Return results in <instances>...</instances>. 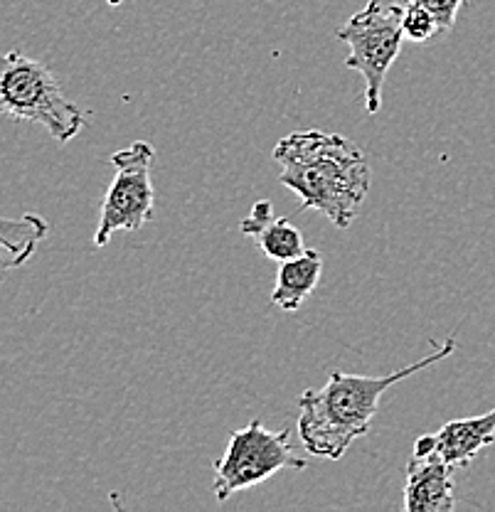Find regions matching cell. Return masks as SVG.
Returning a JSON list of instances; mask_svg holds the SVG:
<instances>
[{
    "label": "cell",
    "instance_id": "obj_12",
    "mask_svg": "<svg viewBox=\"0 0 495 512\" xmlns=\"http://www.w3.org/2000/svg\"><path fill=\"white\" fill-rule=\"evenodd\" d=\"M402 32H404V40H412V42H419V45H424V42H429L431 37L439 35L441 25L429 8H424V5L417 3V0H407V3L402 5Z\"/></svg>",
    "mask_w": 495,
    "mask_h": 512
},
{
    "label": "cell",
    "instance_id": "obj_11",
    "mask_svg": "<svg viewBox=\"0 0 495 512\" xmlns=\"http://www.w3.org/2000/svg\"><path fill=\"white\" fill-rule=\"evenodd\" d=\"M50 224L35 212L20 217H0V276L20 269L33 259L37 244L45 242Z\"/></svg>",
    "mask_w": 495,
    "mask_h": 512
},
{
    "label": "cell",
    "instance_id": "obj_7",
    "mask_svg": "<svg viewBox=\"0 0 495 512\" xmlns=\"http://www.w3.org/2000/svg\"><path fill=\"white\" fill-rule=\"evenodd\" d=\"M454 466L431 456H414L407 466L404 510L407 512H449L456 503Z\"/></svg>",
    "mask_w": 495,
    "mask_h": 512
},
{
    "label": "cell",
    "instance_id": "obj_3",
    "mask_svg": "<svg viewBox=\"0 0 495 512\" xmlns=\"http://www.w3.org/2000/svg\"><path fill=\"white\" fill-rule=\"evenodd\" d=\"M0 114L40 124L60 143L84 128L82 109L67 99L50 67L15 50L0 55Z\"/></svg>",
    "mask_w": 495,
    "mask_h": 512
},
{
    "label": "cell",
    "instance_id": "obj_13",
    "mask_svg": "<svg viewBox=\"0 0 495 512\" xmlns=\"http://www.w3.org/2000/svg\"><path fill=\"white\" fill-rule=\"evenodd\" d=\"M417 3H422L424 8H429L436 15L441 32H449L456 25V15H459L461 5L466 0H417Z\"/></svg>",
    "mask_w": 495,
    "mask_h": 512
},
{
    "label": "cell",
    "instance_id": "obj_1",
    "mask_svg": "<svg viewBox=\"0 0 495 512\" xmlns=\"http://www.w3.org/2000/svg\"><path fill=\"white\" fill-rule=\"evenodd\" d=\"M279 183L301 197L303 210H318L338 229L358 220L370 192V163L350 138L326 131H296L274 148Z\"/></svg>",
    "mask_w": 495,
    "mask_h": 512
},
{
    "label": "cell",
    "instance_id": "obj_15",
    "mask_svg": "<svg viewBox=\"0 0 495 512\" xmlns=\"http://www.w3.org/2000/svg\"><path fill=\"white\" fill-rule=\"evenodd\" d=\"M399 3H407V0H399Z\"/></svg>",
    "mask_w": 495,
    "mask_h": 512
},
{
    "label": "cell",
    "instance_id": "obj_9",
    "mask_svg": "<svg viewBox=\"0 0 495 512\" xmlns=\"http://www.w3.org/2000/svg\"><path fill=\"white\" fill-rule=\"evenodd\" d=\"M495 444V409L481 416L454 419L434 434V453L449 466L466 468L483 448Z\"/></svg>",
    "mask_w": 495,
    "mask_h": 512
},
{
    "label": "cell",
    "instance_id": "obj_4",
    "mask_svg": "<svg viewBox=\"0 0 495 512\" xmlns=\"http://www.w3.org/2000/svg\"><path fill=\"white\" fill-rule=\"evenodd\" d=\"M335 37L350 47L345 67L365 79V109L375 116L382 109L387 72L402 52V3L382 5L370 0L343 28L335 30Z\"/></svg>",
    "mask_w": 495,
    "mask_h": 512
},
{
    "label": "cell",
    "instance_id": "obj_2",
    "mask_svg": "<svg viewBox=\"0 0 495 512\" xmlns=\"http://www.w3.org/2000/svg\"><path fill=\"white\" fill-rule=\"evenodd\" d=\"M456 350V340L446 338L431 355L402 370L382 377L330 372L326 387L298 394V439L306 453L328 461H340L348 448L370 431L380 409L382 394L407 377L446 360Z\"/></svg>",
    "mask_w": 495,
    "mask_h": 512
},
{
    "label": "cell",
    "instance_id": "obj_14",
    "mask_svg": "<svg viewBox=\"0 0 495 512\" xmlns=\"http://www.w3.org/2000/svg\"><path fill=\"white\" fill-rule=\"evenodd\" d=\"M121 3H124V0H109V5H114V8H116V5H121Z\"/></svg>",
    "mask_w": 495,
    "mask_h": 512
},
{
    "label": "cell",
    "instance_id": "obj_6",
    "mask_svg": "<svg viewBox=\"0 0 495 512\" xmlns=\"http://www.w3.org/2000/svg\"><path fill=\"white\" fill-rule=\"evenodd\" d=\"M156 148L148 141H133L129 148L111 153L114 180L106 190L99 212V227L94 232V244L106 247L116 232H138L153 220L156 190H153L151 165Z\"/></svg>",
    "mask_w": 495,
    "mask_h": 512
},
{
    "label": "cell",
    "instance_id": "obj_5",
    "mask_svg": "<svg viewBox=\"0 0 495 512\" xmlns=\"http://www.w3.org/2000/svg\"><path fill=\"white\" fill-rule=\"evenodd\" d=\"M306 471V458L296 456L289 431H271L262 421H252L230 436L225 453L215 461L212 493L220 503L239 490L254 488L279 471Z\"/></svg>",
    "mask_w": 495,
    "mask_h": 512
},
{
    "label": "cell",
    "instance_id": "obj_8",
    "mask_svg": "<svg viewBox=\"0 0 495 512\" xmlns=\"http://www.w3.org/2000/svg\"><path fill=\"white\" fill-rule=\"evenodd\" d=\"M239 229L254 239V244L262 249L266 259L276 261V264L306 252L301 229L291 224L289 217H276L274 205L269 200H259L239 224Z\"/></svg>",
    "mask_w": 495,
    "mask_h": 512
},
{
    "label": "cell",
    "instance_id": "obj_10",
    "mask_svg": "<svg viewBox=\"0 0 495 512\" xmlns=\"http://www.w3.org/2000/svg\"><path fill=\"white\" fill-rule=\"evenodd\" d=\"M323 274V259L316 249H306L303 254L289 261H281L276 269L274 291H271V303L286 313H294L308 301L316 291L318 281Z\"/></svg>",
    "mask_w": 495,
    "mask_h": 512
}]
</instances>
